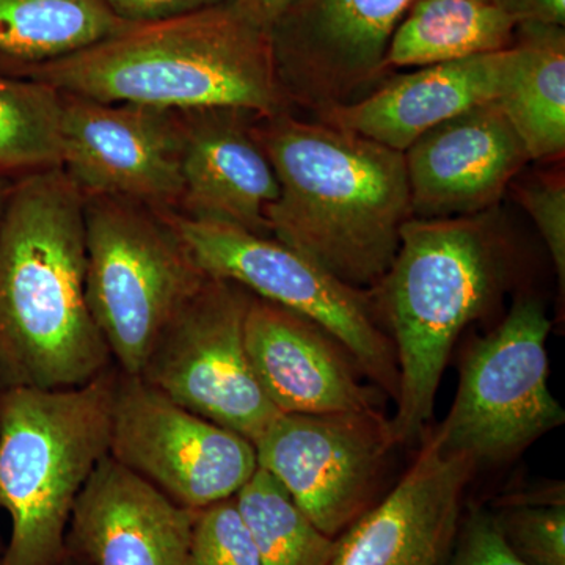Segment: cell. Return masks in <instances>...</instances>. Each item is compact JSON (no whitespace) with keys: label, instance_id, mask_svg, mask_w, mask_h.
<instances>
[{"label":"cell","instance_id":"obj_1","mask_svg":"<svg viewBox=\"0 0 565 565\" xmlns=\"http://www.w3.org/2000/svg\"><path fill=\"white\" fill-rule=\"evenodd\" d=\"M253 128L280 185L267 211L270 236L374 292L412 218L404 152L289 110L258 115Z\"/></svg>","mask_w":565,"mask_h":565},{"label":"cell","instance_id":"obj_2","mask_svg":"<svg viewBox=\"0 0 565 565\" xmlns=\"http://www.w3.org/2000/svg\"><path fill=\"white\" fill-rule=\"evenodd\" d=\"M111 363L85 294L84 195L62 167L25 174L0 232V392L77 388Z\"/></svg>","mask_w":565,"mask_h":565},{"label":"cell","instance_id":"obj_3","mask_svg":"<svg viewBox=\"0 0 565 565\" xmlns=\"http://www.w3.org/2000/svg\"><path fill=\"white\" fill-rule=\"evenodd\" d=\"M0 66L104 103L169 110L233 107L258 115L289 110L275 77L269 31L234 0L128 24L54 61Z\"/></svg>","mask_w":565,"mask_h":565},{"label":"cell","instance_id":"obj_4","mask_svg":"<svg viewBox=\"0 0 565 565\" xmlns=\"http://www.w3.org/2000/svg\"><path fill=\"white\" fill-rule=\"evenodd\" d=\"M489 212L405 222L396 259L374 291L399 367L390 419L397 445L423 440L457 338L508 288L512 253Z\"/></svg>","mask_w":565,"mask_h":565},{"label":"cell","instance_id":"obj_5","mask_svg":"<svg viewBox=\"0 0 565 565\" xmlns=\"http://www.w3.org/2000/svg\"><path fill=\"white\" fill-rule=\"evenodd\" d=\"M117 367L68 390L0 392V565H58L77 498L109 456Z\"/></svg>","mask_w":565,"mask_h":565},{"label":"cell","instance_id":"obj_6","mask_svg":"<svg viewBox=\"0 0 565 565\" xmlns=\"http://www.w3.org/2000/svg\"><path fill=\"white\" fill-rule=\"evenodd\" d=\"M85 294L117 370L148 353L207 275L167 212L114 195L84 196Z\"/></svg>","mask_w":565,"mask_h":565},{"label":"cell","instance_id":"obj_7","mask_svg":"<svg viewBox=\"0 0 565 565\" xmlns=\"http://www.w3.org/2000/svg\"><path fill=\"white\" fill-rule=\"evenodd\" d=\"M167 215L204 273L318 323L379 390L396 401L399 367L392 338L379 319L374 292L351 288L274 236L178 212Z\"/></svg>","mask_w":565,"mask_h":565},{"label":"cell","instance_id":"obj_8","mask_svg":"<svg viewBox=\"0 0 565 565\" xmlns=\"http://www.w3.org/2000/svg\"><path fill=\"white\" fill-rule=\"evenodd\" d=\"M550 329L544 305L523 297L468 349L455 403L434 430L441 448L476 465L500 462L563 426V405L548 386Z\"/></svg>","mask_w":565,"mask_h":565},{"label":"cell","instance_id":"obj_9","mask_svg":"<svg viewBox=\"0 0 565 565\" xmlns=\"http://www.w3.org/2000/svg\"><path fill=\"white\" fill-rule=\"evenodd\" d=\"M252 292L207 277L159 334L139 377L192 414L255 441L280 415L245 348Z\"/></svg>","mask_w":565,"mask_h":565},{"label":"cell","instance_id":"obj_10","mask_svg":"<svg viewBox=\"0 0 565 565\" xmlns=\"http://www.w3.org/2000/svg\"><path fill=\"white\" fill-rule=\"evenodd\" d=\"M109 456L191 511L228 500L258 470L255 445L117 370Z\"/></svg>","mask_w":565,"mask_h":565},{"label":"cell","instance_id":"obj_11","mask_svg":"<svg viewBox=\"0 0 565 565\" xmlns=\"http://www.w3.org/2000/svg\"><path fill=\"white\" fill-rule=\"evenodd\" d=\"M392 422L381 411L280 414L255 441L258 467L273 475L323 534L337 539L377 503Z\"/></svg>","mask_w":565,"mask_h":565},{"label":"cell","instance_id":"obj_12","mask_svg":"<svg viewBox=\"0 0 565 565\" xmlns=\"http://www.w3.org/2000/svg\"><path fill=\"white\" fill-rule=\"evenodd\" d=\"M415 0H294L270 24L275 77L288 109L359 102L386 71L390 41Z\"/></svg>","mask_w":565,"mask_h":565},{"label":"cell","instance_id":"obj_13","mask_svg":"<svg viewBox=\"0 0 565 565\" xmlns=\"http://www.w3.org/2000/svg\"><path fill=\"white\" fill-rule=\"evenodd\" d=\"M181 145L178 110L62 92V169L84 196L180 211Z\"/></svg>","mask_w":565,"mask_h":565},{"label":"cell","instance_id":"obj_14","mask_svg":"<svg viewBox=\"0 0 565 565\" xmlns=\"http://www.w3.org/2000/svg\"><path fill=\"white\" fill-rule=\"evenodd\" d=\"M476 465L446 451L434 433L392 492L334 539L327 565H445L459 533Z\"/></svg>","mask_w":565,"mask_h":565},{"label":"cell","instance_id":"obj_15","mask_svg":"<svg viewBox=\"0 0 565 565\" xmlns=\"http://www.w3.org/2000/svg\"><path fill=\"white\" fill-rule=\"evenodd\" d=\"M412 217L452 218L492 211L531 161L498 102L449 118L404 151Z\"/></svg>","mask_w":565,"mask_h":565},{"label":"cell","instance_id":"obj_16","mask_svg":"<svg viewBox=\"0 0 565 565\" xmlns=\"http://www.w3.org/2000/svg\"><path fill=\"white\" fill-rule=\"evenodd\" d=\"M245 348L259 385L280 414L381 411L379 393L362 384V371L332 334L253 294Z\"/></svg>","mask_w":565,"mask_h":565},{"label":"cell","instance_id":"obj_17","mask_svg":"<svg viewBox=\"0 0 565 565\" xmlns=\"http://www.w3.org/2000/svg\"><path fill=\"white\" fill-rule=\"evenodd\" d=\"M182 199L178 214L270 236L267 211L280 193L255 136L258 114L233 107L178 110Z\"/></svg>","mask_w":565,"mask_h":565},{"label":"cell","instance_id":"obj_18","mask_svg":"<svg viewBox=\"0 0 565 565\" xmlns=\"http://www.w3.org/2000/svg\"><path fill=\"white\" fill-rule=\"evenodd\" d=\"M193 516L107 456L74 504L66 555L88 565H191Z\"/></svg>","mask_w":565,"mask_h":565},{"label":"cell","instance_id":"obj_19","mask_svg":"<svg viewBox=\"0 0 565 565\" xmlns=\"http://www.w3.org/2000/svg\"><path fill=\"white\" fill-rule=\"evenodd\" d=\"M509 47L390 77L359 102L316 118L404 152L440 122L479 104L497 102L511 61Z\"/></svg>","mask_w":565,"mask_h":565},{"label":"cell","instance_id":"obj_20","mask_svg":"<svg viewBox=\"0 0 565 565\" xmlns=\"http://www.w3.org/2000/svg\"><path fill=\"white\" fill-rule=\"evenodd\" d=\"M503 90L497 99L525 145L531 161L565 150V31L519 24Z\"/></svg>","mask_w":565,"mask_h":565},{"label":"cell","instance_id":"obj_21","mask_svg":"<svg viewBox=\"0 0 565 565\" xmlns=\"http://www.w3.org/2000/svg\"><path fill=\"white\" fill-rule=\"evenodd\" d=\"M515 28L492 0H415L390 41L386 70L438 65L508 50Z\"/></svg>","mask_w":565,"mask_h":565},{"label":"cell","instance_id":"obj_22","mask_svg":"<svg viewBox=\"0 0 565 565\" xmlns=\"http://www.w3.org/2000/svg\"><path fill=\"white\" fill-rule=\"evenodd\" d=\"M128 24L104 0H0V62L54 61Z\"/></svg>","mask_w":565,"mask_h":565},{"label":"cell","instance_id":"obj_23","mask_svg":"<svg viewBox=\"0 0 565 565\" xmlns=\"http://www.w3.org/2000/svg\"><path fill=\"white\" fill-rule=\"evenodd\" d=\"M62 167V92L0 66V173Z\"/></svg>","mask_w":565,"mask_h":565},{"label":"cell","instance_id":"obj_24","mask_svg":"<svg viewBox=\"0 0 565 565\" xmlns=\"http://www.w3.org/2000/svg\"><path fill=\"white\" fill-rule=\"evenodd\" d=\"M236 503L262 565L329 564L334 539L323 534L263 468L236 493Z\"/></svg>","mask_w":565,"mask_h":565},{"label":"cell","instance_id":"obj_25","mask_svg":"<svg viewBox=\"0 0 565 565\" xmlns=\"http://www.w3.org/2000/svg\"><path fill=\"white\" fill-rule=\"evenodd\" d=\"M505 544L527 565H565L564 486L504 498L492 512Z\"/></svg>","mask_w":565,"mask_h":565},{"label":"cell","instance_id":"obj_26","mask_svg":"<svg viewBox=\"0 0 565 565\" xmlns=\"http://www.w3.org/2000/svg\"><path fill=\"white\" fill-rule=\"evenodd\" d=\"M191 565H262L236 497L195 511Z\"/></svg>","mask_w":565,"mask_h":565},{"label":"cell","instance_id":"obj_27","mask_svg":"<svg viewBox=\"0 0 565 565\" xmlns=\"http://www.w3.org/2000/svg\"><path fill=\"white\" fill-rule=\"evenodd\" d=\"M520 203L544 237L561 289L565 281V182L563 174L539 177L519 189Z\"/></svg>","mask_w":565,"mask_h":565},{"label":"cell","instance_id":"obj_28","mask_svg":"<svg viewBox=\"0 0 565 565\" xmlns=\"http://www.w3.org/2000/svg\"><path fill=\"white\" fill-rule=\"evenodd\" d=\"M445 565H527L505 544L492 512L478 509L459 526Z\"/></svg>","mask_w":565,"mask_h":565},{"label":"cell","instance_id":"obj_29","mask_svg":"<svg viewBox=\"0 0 565 565\" xmlns=\"http://www.w3.org/2000/svg\"><path fill=\"white\" fill-rule=\"evenodd\" d=\"M114 14L129 24L169 20L221 6L228 0H104Z\"/></svg>","mask_w":565,"mask_h":565},{"label":"cell","instance_id":"obj_30","mask_svg":"<svg viewBox=\"0 0 565 565\" xmlns=\"http://www.w3.org/2000/svg\"><path fill=\"white\" fill-rule=\"evenodd\" d=\"M519 24L565 25V0H492Z\"/></svg>","mask_w":565,"mask_h":565},{"label":"cell","instance_id":"obj_31","mask_svg":"<svg viewBox=\"0 0 565 565\" xmlns=\"http://www.w3.org/2000/svg\"><path fill=\"white\" fill-rule=\"evenodd\" d=\"M253 21L269 31L270 24L288 9L294 0H234Z\"/></svg>","mask_w":565,"mask_h":565},{"label":"cell","instance_id":"obj_32","mask_svg":"<svg viewBox=\"0 0 565 565\" xmlns=\"http://www.w3.org/2000/svg\"><path fill=\"white\" fill-rule=\"evenodd\" d=\"M20 178L10 177V174L0 173V232H2L3 222H6L7 211L11 195H13L14 185Z\"/></svg>","mask_w":565,"mask_h":565},{"label":"cell","instance_id":"obj_33","mask_svg":"<svg viewBox=\"0 0 565 565\" xmlns=\"http://www.w3.org/2000/svg\"><path fill=\"white\" fill-rule=\"evenodd\" d=\"M58 565H88V564H85L84 561L76 559V557L65 555V557H63L62 563Z\"/></svg>","mask_w":565,"mask_h":565},{"label":"cell","instance_id":"obj_34","mask_svg":"<svg viewBox=\"0 0 565 565\" xmlns=\"http://www.w3.org/2000/svg\"><path fill=\"white\" fill-rule=\"evenodd\" d=\"M2 550H3V544H2V541H0V553H2Z\"/></svg>","mask_w":565,"mask_h":565}]
</instances>
